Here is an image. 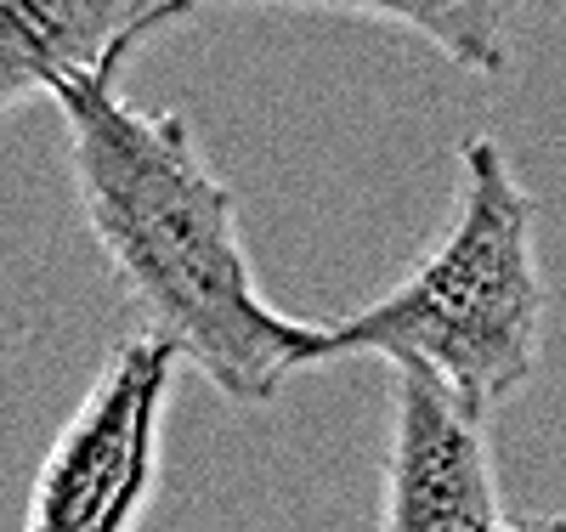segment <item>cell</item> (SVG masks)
Masks as SVG:
<instances>
[{"mask_svg":"<svg viewBox=\"0 0 566 532\" xmlns=\"http://www.w3.org/2000/svg\"><path fill=\"white\" fill-rule=\"evenodd\" d=\"M52 103L69 136L74 199L142 334L165 341L232 403H272L295 368H317L323 323L261 295L239 192L205 165L193 125L130 108L119 80L63 85Z\"/></svg>","mask_w":566,"mask_h":532,"instance_id":"obj_1","label":"cell"},{"mask_svg":"<svg viewBox=\"0 0 566 532\" xmlns=\"http://www.w3.org/2000/svg\"><path fill=\"white\" fill-rule=\"evenodd\" d=\"M176 352L154 334L108 346L91 392L45 448L23 532H130L159 481V425L176 379Z\"/></svg>","mask_w":566,"mask_h":532,"instance_id":"obj_3","label":"cell"},{"mask_svg":"<svg viewBox=\"0 0 566 532\" xmlns=\"http://www.w3.org/2000/svg\"><path fill=\"white\" fill-rule=\"evenodd\" d=\"M187 0H0V114L63 85L119 80L125 58Z\"/></svg>","mask_w":566,"mask_h":532,"instance_id":"obj_5","label":"cell"},{"mask_svg":"<svg viewBox=\"0 0 566 532\" xmlns=\"http://www.w3.org/2000/svg\"><path fill=\"white\" fill-rule=\"evenodd\" d=\"M459 205L437 244L380 301L323 323L317 363L357 352L419 363L437 368L482 414H493L538 368L544 278L533 244V199L493 136H470L459 148Z\"/></svg>","mask_w":566,"mask_h":532,"instance_id":"obj_2","label":"cell"},{"mask_svg":"<svg viewBox=\"0 0 566 532\" xmlns=\"http://www.w3.org/2000/svg\"><path fill=\"white\" fill-rule=\"evenodd\" d=\"M510 532H566V515H527V521H510Z\"/></svg>","mask_w":566,"mask_h":532,"instance_id":"obj_7","label":"cell"},{"mask_svg":"<svg viewBox=\"0 0 566 532\" xmlns=\"http://www.w3.org/2000/svg\"><path fill=\"white\" fill-rule=\"evenodd\" d=\"M488 414L437 368L391 363V448L380 532H504Z\"/></svg>","mask_w":566,"mask_h":532,"instance_id":"obj_4","label":"cell"},{"mask_svg":"<svg viewBox=\"0 0 566 532\" xmlns=\"http://www.w3.org/2000/svg\"><path fill=\"white\" fill-rule=\"evenodd\" d=\"M187 7H221V0H187ZM255 7H312V12H352V18H380L402 23L419 40H431L437 52L470 74H504L510 45L504 29L515 7L527 0H255Z\"/></svg>","mask_w":566,"mask_h":532,"instance_id":"obj_6","label":"cell"}]
</instances>
